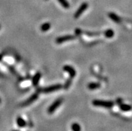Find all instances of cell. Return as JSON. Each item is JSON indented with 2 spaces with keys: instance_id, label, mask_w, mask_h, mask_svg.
Returning a JSON list of instances; mask_svg holds the SVG:
<instances>
[{
  "instance_id": "6da1fadb",
  "label": "cell",
  "mask_w": 132,
  "mask_h": 131,
  "mask_svg": "<svg viewBox=\"0 0 132 131\" xmlns=\"http://www.w3.org/2000/svg\"><path fill=\"white\" fill-rule=\"evenodd\" d=\"M92 104L95 106L107 108H112L114 106V102L113 101H106V100H93Z\"/></svg>"
},
{
  "instance_id": "7a4b0ae2",
  "label": "cell",
  "mask_w": 132,
  "mask_h": 131,
  "mask_svg": "<svg viewBox=\"0 0 132 131\" xmlns=\"http://www.w3.org/2000/svg\"><path fill=\"white\" fill-rule=\"evenodd\" d=\"M88 7H89L88 3H87V2H83L75 12V14H74V18L75 19L79 18V17H80V15H82V13H83L84 12H85L86 10H87Z\"/></svg>"
},
{
  "instance_id": "3957f363",
  "label": "cell",
  "mask_w": 132,
  "mask_h": 131,
  "mask_svg": "<svg viewBox=\"0 0 132 131\" xmlns=\"http://www.w3.org/2000/svg\"><path fill=\"white\" fill-rule=\"evenodd\" d=\"M62 102V98H59V99L56 100L52 104H50V106L48 108V114H52V113L56 111V110L61 105Z\"/></svg>"
},
{
  "instance_id": "277c9868",
  "label": "cell",
  "mask_w": 132,
  "mask_h": 131,
  "mask_svg": "<svg viewBox=\"0 0 132 131\" xmlns=\"http://www.w3.org/2000/svg\"><path fill=\"white\" fill-rule=\"evenodd\" d=\"M39 96V92H36L35 93H34L31 96H30L26 100H25L24 102L22 103V104L21 106H29L32 103H33L34 102L36 101L38 98Z\"/></svg>"
},
{
  "instance_id": "5b68a950",
  "label": "cell",
  "mask_w": 132,
  "mask_h": 131,
  "mask_svg": "<svg viewBox=\"0 0 132 131\" xmlns=\"http://www.w3.org/2000/svg\"><path fill=\"white\" fill-rule=\"evenodd\" d=\"M62 85L60 84H56L51 85L50 86H48L46 88H44L42 90V92L44 93H50L52 92L57 91L59 90L62 89Z\"/></svg>"
},
{
  "instance_id": "8992f818",
  "label": "cell",
  "mask_w": 132,
  "mask_h": 131,
  "mask_svg": "<svg viewBox=\"0 0 132 131\" xmlns=\"http://www.w3.org/2000/svg\"><path fill=\"white\" fill-rule=\"evenodd\" d=\"M76 39V36L73 35H67V36H60L58 37L56 39V43L58 44H60V43H64L68 41H71Z\"/></svg>"
},
{
  "instance_id": "52a82bcc",
  "label": "cell",
  "mask_w": 132,
  "mask_h": 131,
  "mask_svg": "<svg viewBox=\"0 0 132 131\" xmlns=\"http://www.w3.org/2000/svg\"><path fill=\"white\" fill-rule=\"evenodd\" d=\"M63 70L65 71L66 72L69 74L70 78H75L77 74V72L76 70L72 66H70V65H65L63 67Z\"/></svg>"
},
{
  "instance_id": "ba28073f",
  "label": "cell",
  "mask_w": 132,
  "mask_h": 131,
  "mask_svg": "<svg viewBox=\"0 0 132 131\" xmlns=\"http://www.w3.org/2000/svg\"><path fill=\"white\" fill-rule=\"evenodd\" d=\"M41 77H42V74L40 73V72H38L35 74V75L32 78V84H33L34 86H38Z\"/></svg>"
},
{
  "instance_id": "9c48e42d",
  "label": "cell",
  "mask_w": 132,
  "mask_h": 131,
  "mask_svg": "<svg viewBox=\"0 0 132 131\" xmlns=\"http://www.w3.org/2000/svg\"><path fill=\"white\" fill-rule=\"evenodd\" d=\"M108 16H109V18L112 20L113 22H114L115 23H119L121 22V19L119 15H117V14H116L113 12H109L108 13Z\"/></svg>"
},
{
  "instance_id": "30bf717a",
  "label": "cell",
  "mask_w": 132,
  "mask_h": 131,
  "mask_svg": "<svg viewBox=\"0 0 132 131\" xmlns=\"http://www.w3.org/2000/svg\"><path fill=\"white\" fill-rule=\"evenodd\" d=\"M119 109L123 112H129L131 110L132 107L129 104H124V103H121L119 104Z\"/></svg>"
},
{
  "instance_id": "8fae6325",
  "label": "cell",
  "mask_w": 132,
  "mask_h": 131,
  "mask_svg": "<svg viewBox=\"0 0 132 131\" xmlns=\"http://www.w3.org/2000/svg\"><path fill=\"white\" fill-rule=\"evenodd\" d=\"M16 123L17 125L20 127V128H23L26 126V122L22 117L21 116H18L16 118Z\"/></svg>"
},
{
  "instance_id": "7c38bea8",
  "label": "cell",
  "mask_w": 132,
  "mask_h": 131,
  "mask_svg": "<svg viewBox=\"0 0 132 131\" xmlns=\"http://www.w3.org/2000/svg\"><path fill=\"white\" fill-rule=\"evenodd\" d=\"M101 87V84L99 82H90L87 85V88L90 90H97Z\"/></svg>"
},
{
  "instance_id": "4fadbf2b",
  "label": "cell",
  "mask_w": 132,
  "mask_h": 131,
  "mask_svg": "<svg viewBox=\"0 0 132 131\" xmlns=\"http://www.w3.org/2000/svg\"><path fill=\"white\" fill-rule=\"evenodd\" d=\"M51 28V24L49 22H46V23H44L43 24L40 25V30L43 32H46L47 31H48Z\"/></svg>"
},
{
  "instance_id": "5bb4252c",
  "label": "cell",
  "mask_w": 132,
  "mask_h": 131,
  "mask_svg": "<svg viewBox=\"0 0 132 131\" xmlns=\"http://www.w3.org/2000/svg\"><path fill=\"white\" fill-rule=\"evenodd\" d=\"M114 34H115V32L111 29H108V30H105L104 32V36L107 38H111L114 36Z\"/></svg>"
},
{
  "instance_id": "9a60e30c",
  "label": "cell",
  "mask_w": 132,
  "mask_h": 131,
  "mask_svg": "<svg viewBox=\"0 0 132 131\" xmlns=\"http://www.w3.org/2000/svg\"><path fill=\"white\" fill-rule=\"evenodd\" d=\"M57 1L59 2V3L64 8L69 9L70 7V3H69L67 0H57Z\"/></svg>"
},
{
  "instance_id": "2e32d148",
  "label": "cell",
  "mask_w": 132,
  "mask_h": 131,
  "mask_svg": "<svg viewBox=\"0 0 132 131\" xmlns=\"http://www.w3.org/2000/svg\"><path fill=\"white\" fill-rule=\"evenodd\" d=\"M71 129L74 131H80L81 130V128H80V126L79 124L75 123H72V125H71Z\"/></svg>"
},
{
  "instance_id": "e0dca14e",
  "label": "cell",
  "mask_w": 132,
  "mask_h": 131,
  "mask_svg": "<svg viewBox=\"0 0 132 131\" xmlns=\"http://www.w3.org/2000/svg\"><path fill=\"white\" fill-rule=\"evenodd\" d=\"M71 83H72V78H69V79H68V80H67L66 83L64 84V85L63 88L65 90L69 89V88L70 87V85H71Z\"/></svg>"
},
{
  "instance_id": "ac0fdd59",
  "label": "cell",
  "mask_w": 132,
  "mask_h": 131,
  "mask_svg": "<svg viewBox=\"0 0 132 131\" xmlns=\"http://www.w3.org/2000/svg\"><path fill=\"white\" fill-rule=\"evenodd\" d=\"M85 33L89 36H99L100 33L99 32H85Z\"/></svg>"
},
{
  "instance_id": "d6986e66",
  "label": "cell",
  "mask_w": 132,
  "mask_h": 131,
  "mask_svg": "<svg viewBox=\"0 0 132 131\" xmlns=\"http://www.w3.org/2000/svg\"><path fill=\"white\" fill-rule=\"evenodd\" d=\"M81 33H82V30H80V29H77V30H75V33L77 36L80 35Z\"/></svg>"
},
{
  "instance_id": "ffe728a7",
  "label": "cell",
  "mask_w": 132,
  "mask_h": 131,
  "mask_svg": "<svg viewBox=\"0 0 132 131\" xmlns=\"http://www.w3.org/2000/svg\"><path fill=\"white\" fill-rule=\"evenodd\" d=\"M117 102L118 103V104H121V103L122 102V100H121V99H120V98H119V99L117 100Z\"/></svg>"
},
{
  "instance_id": "44dd1931",
  "label": "cell",
  "mask_w": 132,
  "mask_h": 131,
  "mask_svg": "<svg viewBox=\"0 0 132 131\" xmlns=\"http://www.w3.org/2000/svg\"><path fill=\"white\" fill-rule=\"evenodd\" d=\"M2 59H3V55L0 54V62L2 61Z\"/></svg>"
},
{
  "instance_id": "7402d4cb",
  "label": "cell",
  "mask_w": 132,
  "mask_h": 131,
  "mask_svg": "<svg viewBox=\"0 0 132 131\" xmlns=\"http://www.w3.org/2000/svg\"><path fill=\"white\" fill-rule=\"evenodd\" d=\"M2 103V99H1V98H0V104Z\"/></svg>"
},
{
  "instance_id": "603a6c76",
  "label": "cell",
  "mask_w": 132,
  "mask_h": 131,
  "mask_svg": "<svg viewBox=\"0 0 132 131\" xmlns=\"http://www.w3.org/2000/svg\"><path fill=\"white\" fill-rule=\"evenodd\" d=\"M0 28H1V26H0Z\"/></svg>"
},
{
  "instance_id": "cb8c5ba5",
  "label": "cell",
  "mask_w": 132,
  "mask_h": 131,
  "mask_svg": "<svg viewBox=\"0 0 132 131\" xmlns=\"http://www.w3.org/2000/svg\"><path fill=\"white\" fill-rule=\"evenodd\" d=\"M45 1H47V0H45Z\"/></svg>"
}]
</instances>
